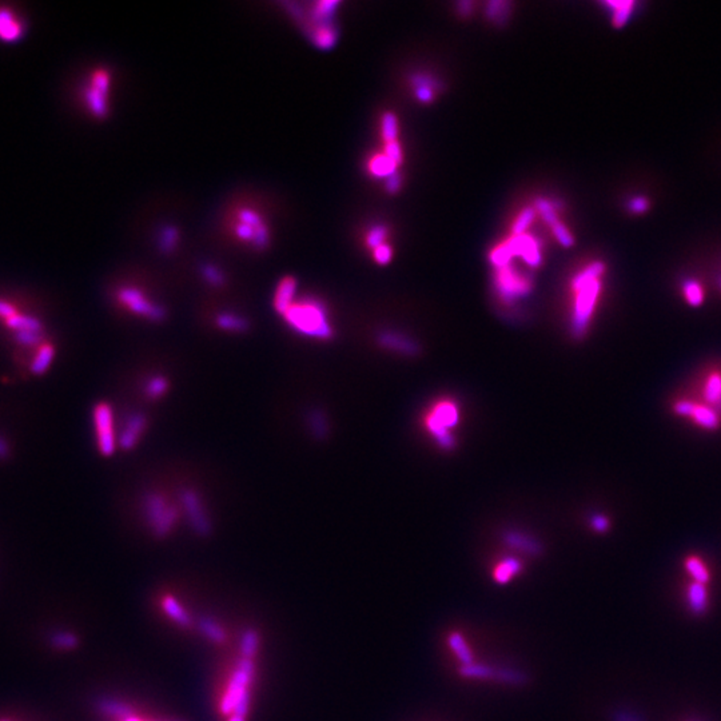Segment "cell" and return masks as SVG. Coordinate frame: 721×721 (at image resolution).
Wrapping results in <instances>:
<instances>
[{"instance_id":"obj_1","label":"cell","mask_w":721,"mask_h":721,"mask_svg":"<svg viewBox=\"0 0 721 721\" xmlns=\"http://www.w3.org/2000/svg\"><path fill=\"white\" fill-rule=\"evenodd\" d=\"M604 271L605 265L603 262H592L581 271H579L572 280V289L575 293L572 330L579 337H582L586 333L592 322L596 304L601 294V277Z\"/></svg>"},{"instance_id":"obj_2","label":"cell","mask_w":721,"mask_h":721,"mask_svg":"<svg viewBox=\"0 0 721 721\" xmlns=\"http://www.w3.org/2000/svg\"><path fill=\"white\" fill-rule=\"evenodd\" d=\"M282 318L293 331L306 338L326 341L334 334L325 304L315 298H297Z\"/></svg>"},{"instance_id":"obj_3","label":"cell","mask_w":721,"mask_h":721,"mask_svg":"<svg viewBox=\"0 0 721 721\" xmlns=\"http://www.w3.org/2000/svg\"><path fill=\"white\" fill-rule=\"evenodd\" d=\"M144 520L157 537H166L174 529L179 509L166 494L161 491H147L142 500Z\"/></svg>"},{"instance_id":"obj_4","label":"cell","mask_w":721,"mask_h":721,"mask_svg":"<svg viewBox=\"0 0 721 721\" xmlns=\"http://www.w3.org/2000/svg\"><path fill=\"white\" fill-rule=\"evenodd\" d=\"M118 303L135 317L150 322H163L167 318V310L161 303L155 302L137 286H122L115 293Z\"/></svg>"},{"instance_id":"obj_5","label":"cell","mask_w":721,"mask_h":721,"mask_svg":"<svg viewBox=\"0 0 721 721\" xmlns=\"http://www.w3.org/2000/svg\"><path fill=\"white\" fill-rule=\"evenodd\" d=\"M234 233L243 242L252 243L258 250L267 247L270 243V230L263 217L249 208H243L236 212Z\"/></svg>"},{"instance_id":"obj_6","label":"cell","mask_w":721,"mask_h":721,"mask_svg":"<svg viewBox=\"0 0 721 721\" xmlns=\"http://www.w3.org/2000/svg\"><path fill=\"white\" fill-rule=\"evenodd\" d=\"M93 419L98 450L102 456L111 457L118 447V432L113 406L107 402L96 403L93 408Z\"/></svg>"},{"instance_id":"obj_7","label":"cell","mask_w":721,"mask_h":721,"mask_svg":"<svg viewBox=\"0 0 721 721\" xmlns=\"http://www.w3.org/2000/svg\"><path fill=\"white\" fill-rule=\"evenodd\" d=\"M458 422L457 405L450 401H441L433 406L425 419V426L432 436L441 443L443 447H450L453 439L449 433Z\"/></svg>"},{"instance_id":"obj_8","label":"cell","mask_w":721,"mask_h":721,"mask_svg":"<svg viewBox=\"0 0 721 721\" xmlns=\"http://www.w3.org/2000/svg\"><path fill=\"white\" fill-rule=\"evenodd\" d=\"M179 504L185 512L191 529L199 535L211 533V520L205 500L195 489L184 488L179 491Z\"/></svg>"},{"instance_id":"obj_9","label":"cell","mask_w":721,"mask_h":721,"mask_svg":"<svg viewBox=\"0 0 721 721\" xmlns=\"http://www.w3.org/2000/svg\"><path fill=\"white\" fill-rule=\"evenodd\" d=\"M111 75L104 69L93 71L85 89V100L93 117L104 118L109 114V95Z\"/></svg>"},{"instance_id":"obj_10","label":"cell","mask_w":721,"mask_h":721,"mask_svg":"<svg viewBox=\"0 0 721 721\" xmlns=\"http://www.w3.org/2000/svg\"><path fill=\"white\" fill-rule=\"evenodd\" d=\"M458 675L470 680H490L515 687L525 685L529 681V676L522 671L512 668H493L490 665H484L478 663L460 667Z\"/></svg>"},{"instance_id":"obj_11","label":"cell","mask_w":721,"mask_h":721,"mask_svg":"<svg viewBox=\"0 0 721 721\" xmlns=\"http://www.w3.org/2000/svg\"><path fill=\"white\" fill-rule=\"evenodd\" d=\"M254 676V663L249 658H242L233 674L229 684V689L221 702V712L223 715L233 713L236 702L243 698L249 691L250 683Z\"/></svg>"},{"instance_id":"obj_12","label":"cell","mask_w":721,"mask_h":721,"mask_svg":"<svg viewBox=\"0 0 721 721\" xmlns=\"http://www.w3.org/2000/svg\"><path fill=\"white\" fill-rule=\"evenodd\" d=\"M676 413L678 416L691 419L700 428L712 430L721 425L720 416L709 405H698L692 401H678L675 405Z\"/></svg>"},{"instance_id":"obj_13","label":"cell","mask_w":721,"mask_h":721,"mask_svg":"<svg viewBox=\"0 0 721 721\" xmlns=\"http://www.w3.org/2000/svg\"><path fill=\"white\" fill-rule=\"evenodd\" d=\"M496 286L498 289V293L507 301L520 298L528 294V291L531 290L529 280L515 273L509 265L498 269L496 277Z\"/></svg>"},{"instance_id":"obj_14","label":"cell","mask_w":721,"mask_h":721,"mask_svg":"<svg viewBox=\"0 0 721 721\" xmlns=\"http://www.w3.org/2000/svg\"><path fill=\"white\" fill-rule=\"evenodd\" d=\"M147 429V417L143 413H133L123 422L118 433V446L123 450H133L140 443Z\"/></svg>"},{"instance_id":"obj_15","label":"cell","mask_w":721,"mask_h":721,"mask_svg":"<svg viewBox=\"0 0 721 721\" xmlns=\"http://www.w3.org/2000/svg\"><path fill=\"white\" fill-rule=\"evenodd\" d=\"M298 283L294 277H283L278 282L274 296H273V307L277 314L280 317L285 314V311L294 303L298 298Z\"/></svg>"},{"instance_id":"obj_16","label":"cell","mask_w":721,"mask_h":721,"mask_svg":"<svg viewBox=\"0 0 721 721\" xmlns=\"http://www.w3.org/2000/svg\"><path fill=\"white\" fill-rule=\"evenodd\" d=\"M508 245L512 249L514 256H520L525 259V262L531 266H538L541 262V254L540 249L537 246V242L529 235H518L513 236L508 241Z\"/></svg>"},{"instance_id":"obj_17","label":"cell","mask_w":721,"mask_h":721,"mask_svg":"<svg viewBox=\"0 0 721 721\" xmlns=\"http://www.w3.org/2000/svg\"><path fill=\"white\" fill-rule=\"evenodd\" d=\"M24 34L22 22L10 8H0V41L5 43L18 42Z\"/></svg>"},{"instance_id":"obj_18","label":"cell","mask_w":721,"mask_h":721,"mask_svg":"<svg viewBox=\"0 0 721 721\" xmlns=\"http://www.w3.org/2000/svg\"><path fill=\"white\" fill-rule=\"evenodd\" d=\"M214 322L218 329L228 331V333H234V334L247 333L252 327L250 321L246 317L239 315L236 313H230V311H222L217 314L214 318Z\"/></svg>"},{"instance_id":"obj_19","label":"cell","mask_w":721,"mask_h":721,"mask_svg":"<svg viewBox=\"0 0 721 721\" xmlns=\"http://www.w3.org/2000/svg\"><path fill=\"white\" fill-rule=\"evenodd\" d=\"M524 566L522 562L515 557H505L501 559L493 569V580L498 585H507L514 577L520 576Z\"/></svg>"},{"instance_id":"obj_20","label":"cell","mask_w":721,"mask_h":721,"mask_svg":"<svg viewBox=\"0 0 721 721\" xmlns=\"http://www.w3.org/2000/svg\"><path fill=\"white\" fill-rule=\"evenodd\" d=\"M447 645L456 656L457 661L460 663V667H466L474 663V656L472 650L466 643L465 637L460 632H452L447 636Z\"/></svg>"},{"instance_id":"obj_21","label":"cell","mask_w":721,"mask_h":721,"mask_svg":"<svg viewBox=\"0 0 721 721\" xmlns=\"http://www.w3.org/2000/svg\"><path fill=\"white\" fill-rule=\"evenodd\" d=\"M54 358H55V348H54V345H51L48 342H43L38 348V351L35 353V355L32 358V362H31V366H30L31 373L35 374V375H43L49 369Z\"/></svg>"},{"instance_id":"obj_22","label":"cell","mask_w":721,"mask_h":721,"mask_svg":"<svg viewBox=\"0 0 721 721\" xmlns=\"http://www.w3.org/2000/svg\"><path fill=\"white\" fill-rule=\"evenodd\" d=\"M688 606L692 613L702 614L708 606V593L705 584L692 582L688 588Z\"/></svg>"},{"instance_id":"obj_23","label":"cell","mask_w":721,"mask_h":721,"mask_svg":"<svg viewBox=\"0 0 721 721\" xmlns=\"http://www.w3.org/2000/svg\"><path fill=\"white\" fill-rule=\"evenodd\" d=\"M5 326L11 330L16 331H35V333H43V324L39 318L25 314H16L12 318L4 321Z\"/></svg>"},{"instance_id":"obj_24","label":"cell","mask_w":721,"mask_h":721,"mask_svg":"<svg viewBox=\"0 0 721 721\" xmlns=\"http://www.w3.org/2000/svg\"><path fill=\"white\" fill-rule=\"evenodd\" d=\"M170 389V381L167 377L162 374L150 377L144 384V396L151 401H158L168 393Z\"/></svg>"},{"instance_id":"obj_25","label":"cell","mask_w":721,"mask_h":721,"mask_svg":"<svg viewBox=\"0 0 721 721\" xmlns=\"http://www.w3.org/2000/svg\"><path fill=\"white\" fill-rule=\"evenodd\" d=\"M606 7H610L612 23L614 27H623L628 23L633 8L636 7L634 1H606Z\"/></svg>"},{"instance_id":"obj_26","label":"cell","mask_w":721,"mask_h":721,"mask_svg":"<svg viewBox=\"0 0 721 721\" xmlns=\"http://www.w3.org/2000/svg\"><path fill=\"white\" fill-rule=\"evenodd\" d=\"M505 542L509 544L514 549H518L520 552H524L526 555H532V556L541 555V545L533 538L521 535V533H508L505 535Z\"/></svg>"},{"instance_id":"obj_27","label":"cell","mask_w":721,"mask_h":721,"mask_svg":"<svg viewBox=\"0 0 721 721\" xmlns=\"http://www.w3.org/2000/svg\"><path fill=\"white\" fill-rule=\"evenodd\" d=\"M162 605L166 614L170 619H173L177 624H179L181 627H188L191 624L190 614L187 613L186 610L184 609V606L179 604L174 597H171V596L164 597Z\"/></svg>"},{"instance_id":"obj_28","label":"cell","mask_w":721,"mask_h":721,"mask_svg":"<svg viewBox=\"0 0 721 721\" xmlns=\"http://www.w3.org/2000/svg\"><path fill=\"white\" fill-rule=\"evenodd\" d=\"M704 397L711 406H718L721 402V373H712L704 381Z\"/></svg>"},{"instance_id":"obj_29","label":"cell","mask_w":721,"mask_h":721,"mask_svg":"<svg viewBox=\"0 0 721 721\" xmlns=\"http://www.w3.org/2000/svg\"><path fill=\"white\" fill-rule=\"evenodd\" d=\"M99 708L100 711L104 713V715H109V716H114L118 719H130L133 718V709L126 705L124 702L122 701H118L114 698H106V700H102L100 704H99Z\"/></svg>"},{"instance_id":"obj_30","label":"cell","mask_w":721,"mask_h":721,"mask_svg":"<svg viewBox=\"0 0 721 721\" xmlns=\"http://www.w3.org/2000/svg\"><path fill=\"white\" fill-rule=\"evenodd\" d=\"M413 85L416 86V96L419 102L429 103L434 98L436 82L428 76L417 75L413 78Z\"/></svg>"},{"instance_id":"obj_31","label":"cell","mask_w":721,"mask_h":721,"mask_svg":"<svg viewBox=\"0 0 721 721\" xmlns=\"http://www.w3.org/2000/svg\"><path fill=\"white\" fill-rule=\"evenodd\" d=\"M198 627L201 633L208 637L211 641L217 643V644H221L226 640V633L225 630L221 628L210 617H202L199 621H198Z\"/></svg>"},{"instance_id":"obj_32","label":"cell","mask_w":721,"mask_h":721,"mask_svg":"<svg viewBox=\"0 0 721 721\" xmlns=\"http://www.w3.org/2000/svg\"><path fill=\"white\" fill-rule=\"evenodd\" d=\"M369 168H370V173L375 177H386L389 178L390 175H393L395 173H397V164L393 162L390 158H388L385 154L384 155H377L374 157L370 164H369Z\"/></svg>"},{"instance_id":"obj_33","label":"cell","mask_w":721,"mask_h":721,"mask_svg":"<svg viewBox=\"0 0 721 721\" xmlns=\"http://www.w3.org/2000/svg\"><path fill=\"white\" fill-rule=\"evenodd\" d=\"M313 41L314 43L324 49L334 46L337 41V34L333 27L329 24H318L315 30L313 31Z\"/></svg>"},{"instance_id":"obj_34","label":"cell","mask_w":721,"mask_h":721,"mask_svg":"<svg viewBox=\"0 0 721 721\" xmlns=\"http://www.w3.org/2000/svg\"><path fill=\"white\" fill-rule=\"evenodd\" d=\"M683 296L687 303H689L694 307L700 306L705 298L702 286L695 280H687L683 283Z\"/></svg>"},{"instance_id":"obj_35","label":"cell","mask_w":721,"mask_h":721,"mask_svg":"<svg viewBox=\"0 0 721 721\" xmlns=\"http://www.w3.org/2000/svg\"><path fill=\"white\" fill-rule=\"evenodd\" d=\"M685 568L695 582L707 584L709 581V572L702 559H698V556H689L685 559Z\"/></svg>"},{"instance_id":"obj_36","label":"cell","mask_w":721,"mask_h":721,"mask_svg":"<svg viewBox=\"0 0 721 721\" xmlns=\"http://www.w3.org/2000/svg\"><path fill=\"white\" fill-rule=\"evenodd\" d=\"M258 648H259V634L256 633L254 629H247L242 634V640H241V654H242V658L253 660V657L256 656V652H258Z\"/></svg>"},{"instance_id":"obj_37","label":"cell","mask_w":721,"mask_h":721,"mask_svg":"<svg viewBox=\"0 0 721 721\" xmlns=\"http://www.w3.org/2000/svg\"><path fill=\"white\" fill-rule=\"evenodd\" d=\"M179 239V233L174 226H166L159 233V249L168 254L175 250Z\"/></svg>"},{"instance_id":"obj_38","label":"cell","mask_w":721,"mask_h":721,"mask_svg":"<svg viewBox=\"0 0 721 721\" xmlns=\"http://www.w3.org/2000/svg\"><path fill=\"white\" fill-rule=\"evenodd\" d=\"M535 206H537V210L540 211L542 219H544L551 228H552L555 223L559 222L557 212H556V208H555V205H553L551 201L544 199V198H540V199H537Z\"/></svg>"},{"instance_id":"obj_39","label":"cell","mask_w":721,"mask_h":721,"mask_svg":"<svg viewBox=\"0 0 721 721\" xmlns=\"http://www.w3.org/2000/svg\"><path fill=\"white\" fill-rule=\"evenodd\" d=\"M15 341L25 346V348H34L41 346L43 344V333H35V331H16L15 333Z\"/></svg>"},{"instance_id":"obj_40","label":"cell","mask_w":721,"mask_h":721,"mask_svg":"<svg viewBox=\"0 0 721 721\" xmlns=\"http://www.w3.org/2000/svg\"><path fill=\"white\" fill-rule=\"evenodd\" d=\"M307 423L311 430V433L315 437H324L326 434V421L324 414L318 410H313L307 416Z\"/></svg>"},{"instance_id":"obj_41","label":"cell","mask_w":721,"mask_h":721,"mask_svg":"<svg viewBox=\"0 0 721 721\" xmlns=\"http://www.w3.org/2000/svg\"><path fill=\"white\" fill-rule=\"evenodd\" d=\"M202 277L214 287H221L225 283V274L222 273V270L210 263L202 266Z\"/></svg>"},{"instance_id":"obj_42","label":"cell","mask_w":721,"mask_h":721,"mask_svg":"<svg viewBox=\"0 0 721 721\" xmlns=\"http://www.w3.org/2000/svg\"><path fill=\"white\" fill-rule=\"evenodd\" d=\"M535 214V210L531 209V208L521 211V214L518 215V218H517V221L514 222V226H513V236H518V235L524 234V232L533 222Z\"/></svg>"},{"instance_id":"obj_43","label":"cell","mask_w":721,"mask_h":721,"mask_svg":"<svg viewBox=\"0 0 721 721\" xmlns=\"http://www.w3.org/2000/svg\"><path fill=\"white\" fill-rule=\"evenodd\" d=\"M397 118L392 113H386L382 118V137L386 142H393L397 140Z\"/></svg>"},{"instance_id":"obj_44","label":"cell","mask_w":721,"mask_h":721,"mask_svg":"<svg viewBox=\"0 0 721 721\" xmlns=\"http://www.w3.org/2000/svg\"><path fill=\"white\" fill-rule=\"evenodd\" d=\"M650 208H651V201L643 195L632 197L627 202V209L630 214H634V215H643L648 212Z\"/></svg>"},{"instance_id":"obj_45","label":"cell","mask_w":721,"mask_h":721,"mask_svg":"<svg viewBox=\"0 0 721 721\" xmlns=\"http://www.w3.org/2000/svg\"><path fill=\"white\" fill-rule=\"evenodd\" d=\"M552 232H553L555 236L557 238V241H559V243H561L564 247H570V246H573V243H575L573 236H572V234L569 233V230L564 226V223H561L559 221L557 223H555V225L552 226Z\"/></svg>"},{"instance_id":"obj_46","label":"cell","mask_w":721,"mask_h":721,"mask_svg":"<svg viewBox=\"0 0 721 721\" xmlns=\"http://www.w3.org/2000/svg\"><path fill=\"white\" fill-rule=\"evenodd\" d=\"M52 644L62 650H72L78 645V640L70 633H59L52 639Z\"/></svg>"},{"instance_id":"obj_47","label":"cell","mask_w":721,"mask_h":721,"mask_svg":"<svg viewBox=\"0 0 721 721\" xmlns=\"http://www.w3.org/2000/svg\"><path fill=\"white\" fill-rule=\"evenodd\" d=\"M385 236H386L385 226H375V228H373L370 233L368 235V243L373 249H377L381 245H384L382 242H384Z\"/></svg>"},{"instance_id":"obj_48","label":"cell","mask_w":721,"mask_h":721,"mask_svg":"<svg viewBox=\"0 0 721 721\" xmlns=\"http://www.w3.org/2000/svg\"><path fill=\"white\" fill-rule=\"evenodd\" d=\"M508 3L505 1H491L488 5V16L493 21H500L501 14H507Z\"/></svg>"},{"instance_id":"obj_49","label":"cell","mask_w":721,"mask_h":721,"mask_svg":"<svg viewBox=\"0 0 721 721\" xmlns=\"http://www.w3.org/2000/svg\"><path fill=\"white\" fill-rule=\"evenodd\" d=\"M385 155L388 158H390L393 162L398 164L402 159V155H401V150H399V144L397 140L393 142H386V147H385Z\"/></svg>"},{"instance_id":"obj_50","label":"cell","mask_w":721,"mask_h":721,"mask_svg":"<svg viewBox=\"0 0 721 721\" xmlns=\"http://www.w3.org/2000/svg\"><path fill=\"white\" fill-rule=\"evenodd\" d=\"M374 258L378 263L386 265L392 259V250L386 245H381L379 247L374 249Z\"/></svg>"},{"instance_id":"obj_51","label":"cell","mask_w":721,"mask_h":721,"mask_svg":"<svg viewBox=\"0 0 721 721\" xmlns=\"http://www.w3.org/2000/svg\"><path fill=\"white\" fill-rule=\"evenodd\" d=\"M16 314H18V310H16V307L12 303L0 300V318L3 321H7V320L12 318Z\"/></svg>"},{"instance_id":"obj_52","label":"cell","mask_w":721,"mask_h":721,"mask_svg":"<svg viewBox=\"0 0 721 721\" xmlns=\"http://www.w3.org/2000/svg\"><path fill=\"white\" fill-rule=\"evenodd\" d=\"M590 524H592V528H593L596 532H599V533H604V532L608 531V528H609V521H608V518L604 517V515H595V517L592 518Z\"/></svg>"},{"instance_id":"obj_53","label":"cell","mask_w":721,"mask_h":721,"mask_svg":"<svg viewBox=\"0 0 721 721\" xmlns=\"http://www.w3.org/2000/svg\"><path fill=\"white\" fill-rule=\"evenodd\" d=\"M401 187V178L399 175L395 173L393 175H390L388 179H386V188L389 192H397Z\"/></svg>"},{"instance_id":"obj_54","label":"cell","mask_w":721,"mask_h":721,"mask_svg":"<svg viewBox=\"0 0 721 721\" xmlns=\"http://www.w3.org/2000/svg\"><path fill=\"white\" fill-rule=\"evenodd\" d=\"M8 454H10V445L4 437L0 436V460L7 458Z\"/></svg>"},{"instance_id":"obj_55","label":"cell","mask_w":721,"mask_h":721,"mask_svg":"<svg viewBox=\"0 0 721 721\" xmlns=\"http://www.w3.org/2000/svg\"><path fill=\"white\" fill-rule=\"evenodd\" d=\"M230 721H245V718H239V716H232Z\"/></svg>"},{"instance_id":"obj_56","label":"cell","mask_w":721,"mask_h":721,"mask_svg":"<svg viewBox=\"0 0 721 721\" xmlns=\"http://www.w3.org/2000/svg\"><path fill=\"white\" fill-rule=\"evenodd\" d=\"M719 286H720L721 289V277H719Z\"/></svg>"},{"instance_id":"obj_57","label":"cell","mask_w":721,"mask_h":721,"mask_svg":"<svg viewBox=\"0 0 721 721\" xmlns=\"http://www.w3.org/2000/svg\"><path fill=\"white\" fill-rule=\"evenodd\" d=\"M3 721H7V720H3Z\"/></svg>"}]
</instances>
